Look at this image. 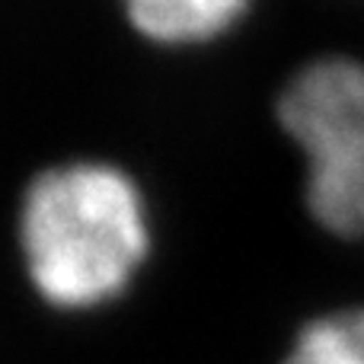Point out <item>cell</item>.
<instances>
[{
    "label": "cell",
    "mask_w": 364,
    "mask_h": 364,
    "mask_svg": "<svg viewBox=\"0 0 364 364\" xmlns=\"http://www.w3.org/2000/svg\"><path fill=\"white\" fill-rule=\"evenodd\" d=\"M16 233L32 288L58 310L115 301L151 252L138 182L96 160L38 173L23 195Z\"/></svg>",
    "instance_id": "cell-1"
},
{
    "label": "cell",
    "mask_w": 364,
    "mask_h": 364,
    "mask_svg": "<svg viewBox=\"0 0 364 364\" xmlns=\"http://www.w3.org/2000/svg\"><path fill=\"white\" fill-rule=\"evenodd\" d=\"M278 122L307 157V205L326 230L364 237V64L320 58L278 100Z\"/></svg>",
    "instance_id": "cell-2"
},
{
    "label": "cell",
    "mask_w": 364,
    "mask_h": 364,
    "mask_svg": "<svg viewBox=\"0 0 364 364\" xmlns=\"http://www.w3.org/2000/svg\"><path fill=\"white\" fill-rule=\"evenodd\" d=\"M125 16L160 45H198L240 23L250 0H122Z\"/></svg>",
    "instance_id": "cell-3"
},
{
    "label": "cell",
    "mask_w": 364,
    "mask_h": 364,
    "mask_svg": "<svg viewBox=\"0 0 364 364\" xmlns=\"http://www.w3.org/2000/svg\"><path fill=\"white\" fill-rule=\"evenodd\" d=\"M282 364H364V307L316 316L297 333Z\"/></svg>",
    "instance_id": "cell-4"
}]
</instances>
